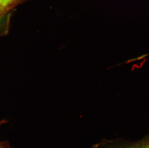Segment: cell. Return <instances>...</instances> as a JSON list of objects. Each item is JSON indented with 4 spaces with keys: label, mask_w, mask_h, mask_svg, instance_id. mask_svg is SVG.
Listing matches in <instances>:
<instances>
[{
    "label": "cell",
    "mask_w": 149,
    "mask_h": 148,
    "mask_svg": "<svg viewBox=\"0 0 149 148\" xmlns=\"http://www.w3.org/2000/svg\"><path fill=\"white\" fill-rule=\"evenodd\" d=\"M20 0H0V11L3 13Z\"/></svg>",
    "instance_id": "obj_2"
},
{
    "label": "cell",
    "mask_w": 149,
    "mask_h": 148,
    "mask_svg": "<svg viewBox=\"0 0 149 148\" xmlns=\"http://www.w3.org/2000/svg\"><path fill=\"white\" fill-rule=\"evenodd\" d=\"M94 148H149V140L136 142L107 141L97 144Z\"/></svg>",
    "instance_id": "obj_1"
},
{
    "label": "cell",
    "mask_w": 149,
    "mask_h": 148,
    "mask_svg": "<svg viewBox=\"0 0 149 148\" xmlns=\"http://www.w3.org/2000/svg\"><path fill=\"white\" fill-rule=\"evenodd\" d=\"M5 123V120H0V128ZM0 148H11V147L9 143L7 141H2L0 140Z\"/></svg>",
    "instance_id": "obj_3"
},
{
    "label": "cell",
    "mask_w": 149,
    "mask_h": 148,
    "mask_svg": "<svg viewBox=\"0 0 149 148\" xmlns=\"http://www.w3.org/2000/svg\"><path fill=\"white\" fill-rule=\"evenodd\" d=\"M3 13L0 11V16H1V14H3Z\"/></svg>",
    "instance_id": "obj_4"
}]
</instances>
